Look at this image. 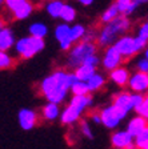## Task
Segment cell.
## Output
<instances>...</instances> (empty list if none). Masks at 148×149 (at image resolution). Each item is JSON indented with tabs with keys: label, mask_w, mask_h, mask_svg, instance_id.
I'll return each instance as SVG.
<instances>
[{
	"label": "cell",
	"mask_w": 148,
	"mask_h": 149,
	"mask_svg": "<svg viewBox=\"0 0 148 149\" xmlns=\"http://www.w3.org/2000/svg\"><path fill=\"white\" fill-rule=\"evenodd\" d=\"M79 79L76 77L75 72H67L64 69H59L53 73L48 74L40 83V92L47 101L62 104L65 100L68 92Z\"/></svg>",
	"instance_id": "obj_1"
},
{
	"label": "cell",
	"mask_w": 148,
	"mask_h": 149,
	"mask_svg": "<svg viewBox=\"0 0 148 149\" xmlns=\"http://www.w3.org/2000/svg\"><path fill=\"white\" fill-rule=\"evenodd\" d=\"M131 28V20L128 16L120 15L115 20L104 24L102 31L99 32L97 36V44L99 47L107 48L109 45H114L117 41V39L123 36V33H127Z\"/></svg>",
	"instance_id": "obj_2"
},
{
	"label": "cell",
	"mask_w": 148,
	"mask_h": 149,
	"mask_svg": "<svg viewBox=\"0 0 148 149\" xmlns=\"http://www.w3.org/2000/svg\"><path fill=\"white\" fill-rule=\"evenodd\" d=\"M93 99L90 95H84V96H72L69 100L68 105L64 108V111L60 115V123L64 125H72L76 121L80 120V116L87 108L92 107Z\"/></svg>",
	"instance_id": "obj_3"
},
{
	"label": "cell",
	"mask_w": 148,
	"mask_h": 149,
	"mask_svg": "<svg viewBox=\"0 0 148 149\" xmlns=\"http://www.w3.org/2000/svg\"><path fill=\"white\" fill-rule=\"evenodd\" d=\"M96 44L95 43H90V41H79V43L74 44L71 49L68 51V56H67V67L71 69H76L77 67L84 64L90 56L96 55Z\"/></svg>",
	"instance_id": "obj_4"
},
{
	"label": "cell",
	"mask_w": 148,
	"mask_h": 149,
	"mask_svg": "<svg viewBox=\"0 0 148 149\" xmlns=\"http://www.w3.org/2000/svg\"><path fill=\"white\" fill-rule=\"evenodd\" d=\"M46 48V41L41 37H35V36H24L20 37L15 44V51L22 59L28 60L34 57L36 53L41 52Z\"/></svg>",
	"instance_id": "obj_5"
},
{
	"label": "cell",
	"mask_w": 148,
	"mask_h": 149,
	"mask_svg": "<svg viewBox=\"0 0 148 149\" xmlns=\"http://www.w3.org/2000/svg\"><path fill=\"white\" fill-rule=\"evenodd\" d=\"M130 112H127L126 109L120 108V107L115 105L112 102L111 105L105 107L104 109L100 111V116H102V124L108 129H115L120 125V123L128 116Z\"/></svg>",
	"instance_id": "obj_6"
},
{
	"label": "cell",
	"mask_w": 148,
	"mask_h": 149,
	"mask_svg": "<svg viewBox=\"0 0 148 149\" xmlns=\"http://www.w3.org/2000/svg\"><path fill=\"white\" fill-rule=\"evenodd\" d=\"M4 4L16 20H25L34 12V4L29 0H4Z\"/></svg>",
	"instance_id": "obj_7"
},
{
	"label": "cell",
	"mask_w": 148,
	"mask_h": 149,
	"mask_svg": "<svg viewBox=\"0 0 148 149\" xmlns=\"http://www.w3.org/2000/svg\"><path fill=\"white\" fill-rule=\"evenodd\" d=\"M53 36L62 51L68 52L74 47V41L71 39V25L68 23H60L56 25L53 29Z\"/></svg>",
	"instance_id": "obj_8"
},
{
	"label": "cell",
	"mask_w": 148,
	"mask_h": 149,
	"mask_svg": "<svg viewBox=\"0 0 148 149\" xmlns=\"http://www.w3.org/2000/svg\"><path fill=\"white\" fill-rule=\"evenodd\" d=\"M123 56L120 55V52L117 51V48L115 45H109L105 48L104 53H103L102 57V65L103 68L107 69V71H114L117 67H120L121 63H123Z\"/></svg>",
	"instance_id": "obj_9"
},
{
	"label": "cell",
	"mask_w": 148,
	"mask_h": 149,
	"mask_svg": "<svg viewBox=\"0 0 148 149\" xmlns=\"http://www.w3.org/2000/svg\"><path fill=\"white\" fill-rule=\"evenodd\" d=\"M114 45L120 52V55L123 56V59H130V57H132V56H135L137 53L136 44H135V36H131V35H123V36H120Z\"/></svg>",
	"instance_id": "obj_10"
},
{
	"label": "cell",
	"mask_w": 148,
	"mask_h": 149,
	"mask_svg": "<svg viewBox=\"0 0 148 149\" xmlns=\"http://www.w3.org/2000/svg\"><path fill=\"white\" fill-rule=\"evenodd\" d=\"M128 88L135 93L148 92V73L139 71L133 72L128 81Z\"/></svg>",
	"instance_id": "obj_11"
},
{
	"label": "cell",
	"mask_w": 148,
	"mask_h": 149,
	"mask_svg": "<svg viewBox=\"0 0 148 149\" xmlns=\"http://www.w3.org/2000/svg\"><path fill=\"white\" fill-rule=\"evenodd\" d=\"M18 123L23 130H31L37 124V113L32 109L22 108L18 112Z\"/></svg>",
	"instance_id": "obj_12"
},
{
	"label": "cell",
	"mask_w": 148,
	"mask_h": 149,
	"mask_svg": "<svg viewBox=\"0 0 148 149\" xmlns=\"http://www.w3.org/2000/svg\"><path fill=\"white\" fill-rule=\"evenodd\" d=\"M135 143V137L128 130H116L111 136V144L114 148L127 149L131 144Z\"/></svg>",
	"instance_id": "obj_13"
},
{
	"label": "cell",
	"mask_w": 148,
	"mask_h": 149,
	"mask_svg": "<svg viewBox=\"0 0 148 149\" xmlns=\"http://www.w3.org/2000/svg\"><path fill=\"white\" fill-rule=\"evenodd\" d=\"M16 41L12 28L3 27L0 29V52H8L11 48H15Z\"/></svg>",
	"instance_id": "obj_14"
},
{
	"label": "cell",
	"mask_w": 148,
	"mask_h": 149,
	"mask_svg": "<svg viewBox=\"0 0 148 149\" xmlns=\"http://www.w3.org/2000/svg\"><path fill=\"white\" fill-rule=\"evenodd\" d=\"M147 127H148V120H147V118H144L143 116H140V115H137V113H136L135 117H132L130 121H128V124H127L126 129L128 130V132H130L133 137H136L137 134L142 133V132Z\"/></svg>",
	"instance_id": "obj_15"
},
{
	"label": "cell",
	"mask_w": 148,
	"mask_h": 149,
	"mask_svg": "<svg viewBox=\"0 0 148 149\" xmlns=\"http://www.w3.org/2000/svg\"><path fill=\"white\" fill-rule=\"evenodd\" d=\"M130 71L126 68V67H117L116 69L109 72V79L111 81H114L116 85L119 87H124V85H128V81H130Z\"/></svg>",
	"instance_id": "obj_16"
},
{
	"label": "cell",
	"mask_w": 148,
	"mask_h": 149,
	"mask_svg": "<svg viewBox=\"0 0 148 149\" xmlns=\"http://www.w3.org/2000/svg\"><path fill=\"white\" fill-rule=\"evenodd\" d=\"M112 102L115 105L126 109L127 112L133 111V101H132V93L131 92H120L117 95H115Z\"/></svg>",
	"instance_id": "obj_17"
},
{
	"label": "cell",
	"mask_w": 148,
	"mask_h": 149,
	"mask_svg": "<svg viewBox=\"0 0 148 149\" xmlns=\"http://www.w3.org/2000/svg\"><path fill=\"white\" fill-rule=\"evenodd\" d=\"M60 104H56V102H51L48 101L46 105L43 107V111H41V115H43L44 120L47 121H55L56 118H60Z\"/></svg>",
	"instance_id": "obj_18"
},
{
	"label": "cell",
	"mask_w": 148,
	"mask_h": 149,
	"mask_svg": "<svg viewBox=\"0 0 148 149\" xmlns=\"http://www.w3.org/2000/svg\"><path fill=\"white\" fill-rule=\"evenodd\" d=\"M64 0H49L46 4V12L49 17L60 19L63 7H64Z\"/></svg>",
	"instance_id": "obj_19"
},
{
	"label": "cell",
	"mask_w": 148,
	"mask_h": 149,
	"mask_svg": "<svg viewBox=\"0 0 148 149\" xmlns=\"http://www.w3.org/2000/svg\"><path fill=\"white\" fill-rule=\"evenodd\" d=\"M76 77L81 81H88L93 74L96 73V67H92V65H88V64H83L80 67H77L76 69H74Z\"/></svg>",
	"instance_id": "obj_20"
},
{
	"label": "cell",
	"mask_w": 148,
	"mask_h": 149,
	"mask_svg": "<svg viewBox=\"0 0 148 149\" xmlns=\"http://www.w3.org/2000/svg\"><path fill=\"white\" fill-rule=\"evenodd\" d=\"M28 33L31 35V36L44 39V37L48 35V27H47V24L43 22H34L28 27Z\"/></svg>",
	"instance_id": "obj_21"
},
{
	"label": "cell",
	"mask_w": 148,
	"mask_h": 149,
	"mask_svg": "<svg viewBox=\"0 0 148 149\" xmlns=\"http://www.w3.org/2000/svg\"><path fill=\"white\" fill-rule=\"evenodd\" d=\"M117 16H120V11H119V8H117V4L114 3L102 13V16H100V22H102L103 24H107V23L115 20Z\"/></svg>",
	"instance_id": "obj_22"
},
{
	"label": "cell",
	"mask_w": 148,
	"mask_h": 149,
	"mask_svg": "<svg viewBox=\"0 0 148 149\" xmlns=\"http://www.w3.org/2000/svg\"><path fill=\"white\" fill-rule=\"evenodd\" d=\"M76 15H77V11L72 4H68L65 3L64 7H63V11H62V15H60V19H62L64 23H74L75 19H76Z\"/></svg>",
	"instance_id": "obj_23"
},
{
	"label": "cell",
	"mask_w": 148,
	"mask_h": 149,
	"mask_svg": "<svg viewBox=\"0 0 148 149\" xmlns=\"http://www.w3.org/2000/svg\"><path fill=\"white\" fill-rule=\"evenodd\" d=\"M87 84H88V88H90V92L93 93L96 92V91H99L100 88L103 87L105 84V77L103 76L102 73H99V72H96L95 74H93L92 77L90 79V80L87 81Z\"/></svg>",
	"instance_id": "obj_24"
},
{
	"label": "cell",
	"mask_w": 148,
	"mask_h": 149,
	"mask_svg": "<svg viewBox=\"0 0 148 149\" xmlns=\"http://www.w3.org/2000/svg\"><path fill=\"white\" fill-rule=\"evenodd\" d=\"M86 32H87V28L84 27L83 24H77L76 23V24L71 25V39H72V41H74V44L83 40Z\"/></svg>",
	"instance_id": "obj_25"
},
{
	"label": "cell",
	"mask_w": 148,
	"mask_h": 149,
	"mask_svg": "<svg viewBox=\"0 0 148 149\" xmlns=\"http://www.w3.org/2000/svg\"><path fill=\"white\" fill-rule=\"evenodd\" d=\"M71 93H72V96H84V95H90L91 92H90V88H88L87 81L77 80L76 83L72 85Z\"/></svg>",
	"instance_id": "obj_26"
},
{
	"label": "cell",
	"mask_w": 148,
	"mask_h": 149,
	"mask_svg": "<svg viewBox=\"0 0 148 149\" xmlns=\"http://www.w3.org/2000/svg\"><path fill=\"white\" fill-rule=\"evenodd\" d=\"M13 65V59L8 52H0V68L8 69Z\"/></svg>",
	"instance_id": "obj_27"
},
{
	"label": "cell",
	"mask_w": 148,
	"mask_h": 149,
	"mask_svg": "<svg viewBox=\"0 0 148 149\" xmlns=\"http://www.w3.org/2000/svg\"><path fill=\"white\" fill-rule=\"evenodd\" d=\"M79 125H80L81 134H83L84 137H87V139L93 140V132H92V129H91L90 124H88V121H87V120H80Z\"/></svg>",
	"instance_id": "obj_28"
},
{
	"label": "cell",
	"mask_w": 148,
	"mask_h": 149,
	"mask_svg": "<svg viewBox=\"0 0 148 149\" xmlns=\"http://www.w3.org/2000/svg\"><path fill=\"white\" fill-rule=\"evenodd\" d=\"M144 100H145V96L144 93H135L132 92V101H133V111L137 112L142 105L144 104Z\"/></svg>",
	"instance_id": "obj_29"
},
{
	"label": "cell",
	"mask_w": 148,
	"mask_h": 149,
	"mask_svg": "<svg viewBox=\"0 0 148 149\" xmlns=\"http://www.w3.org/2000/svg\"><path fill=\"white\" fill-rule=\"evenodd\" d=\"M136 69L139 72H148V59H145L144 56L140 57L137 61H136Z\"/></svg>",
	"instance_id": "obj_30"
},
{
	"label": "cell",
	"mask_w": 148,
	"mask_h": 149,
	"mask_svg": "<svg viewBox=\"0 0 148 149\" xmlns=\"http://www.w3.org/2000/svg\"><path fill=\"white\" fill-rule=\"evenodd\" d=\"M136 36H139V37H142V39H144V40L148 41V22L143 23V24L140 25L139 29H137Z\"/></svg>",
	"instance_id": "obj_31"
},
{
	"label": "cell",
	"mask_w": 148,
	"mask_h": 149,
	"mask_svg": "<svg viewBox=\"0 0 148 149\" xmlns=\"http://www.w3.org/2000/svg\"><path fill=\"white\" fill-rule=\"evenodd\" d=\"M97 36L99 35H96L95 31H92V29H87L86 35H84L83 40L84 41H90V43H95V40L97 41Z\"/></svg>",
	"instance_id": "obj_32"
},
{
	"label": "cell",
	"mask_w": 148,
	"mask_h": 149,
	"mask_svg": "<svg viewBox=\"0 0 148 149\" xmlns=\"http://www.w3.org/2000/svg\"><path fill=\"white\" fill-rule=\"evenodd\" d=\"M137 115H140V116H143L144 118H147L148 120V93L145 95V100H144V104L142 105V108L139 109V111L136 112Z\"/></svg>",
	"instance_id": "obj_33"
},
{
	"label": "cell",
	"mask_w": 148,
	"mask_h": 149,
	"mask_svg": "<svg viewBox=\"0 0 148 149\" xmlns=\"http://www.w3.org/2000/svg\"><path fill=\"white\" fill-rule=\"evenodd\" d=\"M100 63H102V59H100L97 55H92V56H90L86 61H84V64L92 65V67H96V68H97V65L100 64Z\"/></svg>",
	"instance_id": "obj_34"
},
{
	"label": "cell",
	"mask_w": 148,
	"mask_h": 149,
	"mask_svg": "<svg viewBox=\"0 0 148 149\" xmlns=\"http://www.w3.org/2000/svg\"><path fill=\"white\" fill-rule=\"evenodd\" d=\"M91 118L95 124H102V116H100V112L99 113H92L91 115Z\"/></svg>",
	"instance_id": "obj_35"
},
{
	"label": "cell",
	"mask_w": 148,
	"mask_h": 149,
	"mask_svg": "<svg viewBox=\"0 0 148 149\" xmlns=\"http://www.w3.org/2000/svg\"><path fill=\"white\" fill-rule=\"evenodd\" d=\"M136 145H137V149H148V137L140 143H137Z\"/></svg>",
	"instance_id": "obj_36"
},
{
	"label": "cell",
	"mask_w": 148,
	"mask_h": 149,
	"mask_svg": "<svg viewBox=\"0 0 148 149\" xmlns=\"http://www.w3.org/2000/svg\"><path fill=\"white\" fill-rule=\"evenodd\" d=\"M93 1H95V0H77V3L84 7H88V6H91V4H93Z\"/></svg>",
	"instance_id": "obj_37"
},
{
	"label": "cell",
	"mask_w": 148,
	"mask_h": 149,
	"mask_svg": "<svg viewBox=\"0 0 148 149\" xmlns=\"http://www.w3.org/2000/svg\"><path fill=\"white\" fill-rule=\"evenodd\" d=\"M143 56H144L145 59H148V45L145 47V49L143 51Z\"/></svg>",
	"instance_id": "obj_38"
},
{
	"label": "cell",
	"mask_w": 148,
	"mask_h": 149,
	"mask_svg": "<svg viewBox=\"0 0 148 149\" xmlns=\"http://www.w3.org/2000/svg\"><path fill=\"white\" fill-rule=\"evenodd\" d=\"M115 149H121V148H115Z\"/></svg>",
	"instance_id": "obj_39"
},
{
	"label": "cell",
	"mask_w": 148,
	"mask_h": 149,
	"mask_svg": "<svg viewBox=\"0 0 148 149\" xmlns=\"http://www.w3.org/2000/svg\"><path fill=\"white\" fill-rule=\"evenodd\" d=\"M147 73H148V72H147Z\"/></svg>",
	"instance_id": "obj_40"
}]
</instances>
